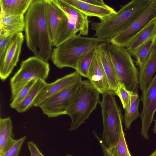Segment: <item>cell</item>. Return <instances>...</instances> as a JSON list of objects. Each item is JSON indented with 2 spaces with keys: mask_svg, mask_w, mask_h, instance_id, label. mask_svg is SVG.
Returning <instances> with one entry per match:
<instances>
[{
  "mask_svg": "<svg viewBox=\"0 0 156 156\" xmlns=\"http://www.w3.org/2000/svg\"><path fill=\"white\" fill-rule=\"evenodd\" d=\"M45 0H32L24 15L27 45L35 56L47 62L51 59L52 43L45 16Z\"/></svg>",
  "mask_w": 156,
  "mask_h": 156,
  "instance_id": "obj_1",
  "label": "cell"
},
{
  "mask_svg": "<svg viewBox=\"0 0 156 156\" xmlns=\"http://www.w3.org/2000/svg\"><path fill=\"white\" fill-rule=\"evenodd\" d=\"M151 0H133L121 6L115 14L99 22H93L91 29L94 36L109 40L127 28L147 9Z\"/></svg>",
  "mask_w": 156,
  "mask_h": 156,
  "instance_id": "obj_2",
  "label": "cell"
},
{
  "mask_svg": "<svg viewBox=\"0 0 156 156\" xmlns=\"http://www.w3.org/2000/svg\"><path fill=\"white\" fill-rule=\"evenodd\" d=\"M97 37H88L76 34L52 50L51 59L57 67H69L76 69L79 60L100 44L109 42Z\"/></svg>",
  "mask_w": 156,
  "mask_h": 156,
  "instance_id": "obj_3",
  "label": "cell"
},
{
  "mask_svg": "<svg viewBox=\"0 0 156 156\" xmlns=\"http://www.w3.org/2000/svg\"><path fill=\"white\" fill-rule=\"evenodd\" d=\"M100 93L89 81H82L79 90L66 110V114L71 120L69 131L77 129L88 119L100 102Z\"/></svg>",
  "mask_w": 156,
  "mask_h": 156,
  "instance_id": "obj_4",
  "label": "cell"
},
{
  "mask_svg": "<svg viewBox=\"0 0 156 156\" xmlns=\"http://www.w3.org/2000/svg\"><path fill=\"white\" fill-rule=\"evenodd\" d=\"M102 94L100 102L102 118V140L108 147L118 142L123 129L121 110L118 106L114 91L108 90Z\"/></svg>",
  "mask_w": 156,
  "mask_h": 156,
  "instance_id": "obj_5",
  "label": "cell"
},
{
  "mask_svg": "<svg viewBox=\"0 0 156 156\" xmlns=\"http://www.w3.org/2000/svg\"><path fill=\"white\" fill-rule=\"evenodd\" d=\"M50 66L48 62L35 56L23 61L20 67L10 79V101L30 81L33 80H45L48 76Z\"/></svg>",
  "mask_w": 156,
  "mask_h": 156,
  "instance_id": "obj_6",
  "label": "cell"
},
{
  "mask_svg": "<svg viewBox=\"0 0 156 156\" xmlns=\"http://www.w3.org/2000/svg\"><path fill=\"white\" fill-rule=\"evenodd\" d=\"M108 49L119 83L131 91L139 84V71L126 48L111 44Z\"/></svg>",
  "mask_w": 156,
  "mask_h": 156,
  "instance_id": "obj_7",
  "label": "cell"
},
{
  "mask_svg": "<svg viewBox=\"0 0 156 156\" xmlns=\"http://www.w3.org/2000/svg\"><path fill=\"white\" fill-rule=\"evenodd\" d=\"M82 80L81 76L65 88L47 98L39 106L48 117L66 114L67 108L79 90Z\"/></svg>",
  "mask_w": 156,
  "mask_h": 156,
  "instance_id": "obj_8",
  "label": "cell"
},
{
  "mask_svg": "<svg viewBox=\"0 0 156 156\" xmlns=\"http://www.w3.org/2000/svg\"><path fill=\"white\" fill-rule=\"evenodd\" d=\"M156 18V0H151L146 10L127 28L111 39L109 42L126 47L135 36Z\"/></svg>",
  "mask_w": 156,
  "mask_h": 156,
  "instance_id": "obj_9",
  "label": "cell"
},
{
  "mask_svg": "<svg viewBox=\"0 0 156 156\" xmlns=\"http://www.w3.org/2000/svg\"><path fill=\"white\" fill-rule=\"evenodd\" d=\"M45 16L53 46L59 35L68 23L70 18L57 0H45Z\"/></svg>",
  "mask_w": 156,
  "mask_h": 156,
  "instance_id": "obj_10",
  "label": "cell"
},
{
  "mask_svg": "<svg viewBox=\"0 0 156 156\" xmlns=\"http://www.w3.org/2000/svg\"><path fill=\"white\" fill-rule=\"evenodd\" d=\"M140 100L143 108L140 115L142 126L141 135L147 140L149 139L148 132L156 111V73Z\"/></svg>",
  "mask_w": 156,
  "mask_h": 156,
  "instance_id": "obj_11",
  "label": "cell"
},
{
  "mask_svg": "<svg viewBox=\"0 0 156 156\" xmlns=\"http://www.w3.org/2000/svg\"><path fill=\"white\" fill-rule=\"evenodd\" d=\"M24 36L22 32L14 35L6 49L4 57L0 62V77L4 81L12 73L19 61Z\"/></svg>",
  "mask_w": 156,
  "mask_h": 156,
  "instance_id": "obj_12",
  "label": "cell"
},
{
  "mask_svg": "<svg viewBox=\"0 0 156 156\" xmlns=\"http://www.w3.org/2000/svg\"><path fill=\"white\" fill-rule=\"evenodd\" d=\"M81 76L76 71L48 83L34 101L33 106L38 107L45 100L62 90L75 81Z\"/></svg>",
  "mask_w": 156,
  "mask_h": 156,
  "instance_id": "obj_13",
  "label": "cell"
},
{
  "mask_svg": "<svg viewBox=\"0 0 156 156\" xmlns=\"http://www.w3.org/2000/svg\"><path fill=\"white\" fill-rule=\"evenodd\" d=\"M87 78L91 84L100 93L103 94L110 90L108 79L102 65L97 47L89 70Z\"/></svg>",
  "mask_w": 156,
  "mask_h": 156,
  "instance_id": "obj_14",
  "label": "cell"
},
{
  "mask_svg": "<svg viewBox=\"0 0 156 156\" xmlns=\"http://www.w3.org/2000/svg\"><path fill=\"white\" fill-rule=\"evenodd\" d=\"M63 0L86 16L96 17L101 20L116 13L113 9L107 5L99 6L85 2L81 0Z\"/></svg>",
  "mask_w": 156,
  "mask_h": 156,
  "instance_id": "obj_15",
  "label": "cell"
},
{
  "mask_svg": "<svg viewBox=\"0 0 156 156\" xmlns=\"http://www.w3.org/2000/svg\"><path fill=\"white\" fill-rule=\"evenodd\" d=\"M106 42L100 44L97 47V48L108 79L109 90L115 92L119 82L108 49V45Z\"/></svg>",
  "mask_w": 156,
  "mask_h": 156,
  "instance_id": "obj_16",
  "label": "cell"
},
{
  "mask_svg": "<svg viewBox=\"0 0 156 156\" xmlns=\"http://www.w3.org/2000/svg\"><path fill=\"white\" fill-rule=\"evenodd\" d=\"M61 7L74 21L76 28L80 35H87L89 21L88 16L77 9L65 2L63 0H57Z\"/></svg>",
  "mask_w": 156,
  "mask_h": 156,
  "instance_id": "obj_17",
  "label": "cell"
},
{
  "mask_svg": "<svg viewBox=\"0 0 156 156\" xmlns=\"http://www.w3.org/2000/svg\"><path fill=\"white\" fill-rule=\"evenodd\" d=\"M32 0H0V20L12 15L25 14Z\"/></svg>",
  "mask_w": 156,
  "mask_h": 156,
  "instance_id": "obj_18",
  "label": "cell"
},
{
  "mask_svg": "<svg viewBox=\"0 0 156 156\" xmlns=\"http://www.w3.org/2000/svg\"><path fill=\"white\" fill-rule=\"evenodd\" d=\"M24 16L12 15L0 20V37L15 35L24 29Z\"/></svg>",
  "mask_w": 156,
  "mask_h": 156,
  "instance_id": "obj_19",
  "label": "cell"
},
{
  "mask_svg": "<svg viewBox=\"0 0 156 156\" xmlns=\"http://www.w3.org/2000/svg\"><path fill=\"white\" fill-rule=\"evenodd\" d=\"M156 71V46L145 64L139 72V84L142 94L145 93Z\"/></svg>",
  "mask_w": 156,
  "mask_h": 156,
  "instance_id": "obj_20",
  "label": "cell"
},
{
  "mask_svg": "<svg viewBox=\"0 0 156 156\" xmlns=\"http://www.w3.org/2000/svg\"><path fill=\"white\" fill-rule=\"evenodd\" d=\"M12 125L10 117L0 119V156H2L16 142L13 138Z\"/></svg>",
  "mask_w": 156,
  "mask_h": 156,
  "instance_id": "obj_21",
  "label": "cell"
},
{
  "mask_svg": "<svg viewBox=\"0 0 156 156\" xmlns=\"http://www.w3.org/2000/svg\"><path fill=\"white\" fill-rule=\"evenodd\" d=\"M156 46V35L148 39L132 54L139 70L145 64Z\"/></svg>",
  "mask_w": 156,
  "mask_h": 156,
  "instance_id": "obj_22",
  "label": "cell"
},
{
  "mask_svg": "<svg viewBox=\"0 0 156 156\" xmlns=\"http://www.w3.org/2000/svg\"><path fill=\"white\" fill-rule=\"evenodd\" d=\"M137 86L138 85H135L131 90L129 104L124 109V121L126 130L129 129L132 122L140 116L139 110L140 100L138 93Z\"/></svg>",
  "mask_w": 156,
  "mask_h": 156,
  "instance_id": "obj_23",
  "label": "cell"
},
{
  "mask_svg": "<svg viewBox=\"0 0 156 156\" xmlns=\"http://www.w3.org/2000/svg\"><path fill=\"white\" fill-rule=\"evenodd\" d=\"M156 35V18L139 32L125 48L131 55L150 37Z\"/></svg>",
  "mask_w": 156,
  "mask_h": 156,
  "instance_id": "obj_24",
  "label": "cell"
},
{
  "mask_svg": "<svg viewBox=\"0 0 156 156\" xmlns=\"http://www.w3.org/2000/svg\"><path fill=\"white\" fill-rule=\"evenodd\" d=\"M45 80L38 79L36 80L23 101L16 108V110L20 113L26 112L33 106L35 99L47 85Z\"/></svg>",
  "mask_w": 156,
  "mask_h": 156,
  "instance_id": "obj_25",
  "label": "cell"
},
{
  "mask_svg": "<svg viewBox=\"0 0 156 156\" xmlns=\"http://www.w3.org/2000/svg\"><path fill=\"white\" fill-rule=\"evenodd\" d=\"M96 48L83 55L79 60L76 70L81 76L87 78L89 70L96 52Z\"/></svg>",
  "mask_w": 156,
  "mask_h": 156,
  "instance_id": "obj_26",
  "label": "cell"
},
{
  "mask_svg": "<svg viewBox=\"0 0 156 156\" xmlns=\"http://www.w3.org/2000/svg\"><path fill=\"white\" fill-rule=\"evenodd\" d=\"M108 149L113 156H132L128 147L123 129L117 143Z\"/></svg>",
  "mask_w": 156,
  "mask_h": 156,
  "instance_id": "obj_27",
  "label": "cell"
},
{
  "mask_svg": "<svg viewBox=\"0 0 156 156\" xmlns=\"http://www.w3.org/2000/svg\"><path fill=\"white\" fill-rule=\"evenodd\" d=\"M115 95L119 98L124 109L129 105L131 100V91L127 90L124 85L119 83L115 92Z\"/></svg>",
  "mask_w": 156,
  "mask_h": 156,
  "instance_id": "obj_28",
  "label": "cell"
},
{
  "mask_svg": "<svg viewBox=\"0 0 156 156\" xmlns=\"http://www.w3.org/2000/svg\"><path fill=\"white\" fill-rule=\"evenodd\" d=\"M36 80L31 81L21 90L10 104L11 108L15 109L23 101Z\"/></svg>",
  "mask_w": 156,
  "mask_h": 156,
  "instance_id": "obj_29",
  "label": "cell"
},
{
  "mask_svg": "<svg viewBox=\"0 0 156 156\" xmlns=\"http://www.w3.org/2000/svg\"><path fill=\"white\" fill-rule=\"evenodd\" d=\"M26 139L24 136L16 140L14 144L2 156H18L22 146Z\"/></svg>",
  "mask_w": 156,
  "mask_h": 156,
  "instance_id": "obj_30",
  "label": "cell"
},
{
  "mask_svg": "<svg viewBox=\"0 0 156 156\" xmlns=\"http://www.w3.org/2000/svg\"><path fill=\"white\" fill-rule=\"evenodd\" d=\"M14 36L11 35L0 37V62L3 59L7 48Z\"/></svg>",
  "mask_w": 156,
  "mask_h": 156,
  "instance_id": "obj_31",
  "label": "cell"
},
{
  "mask_svg": "<svg viewBox=\"0 0 156 156\" xmlns=\"http://www.w3.org/2000/svg\"><path fill=\"white\" fill-rule=\"evenodd\" d=\"M27 145L30 151V156H44L37 145L32 141H29Z\"/></svg>",
  "mask_w": 156,
  "mask_h": 156,
  "instance_id": "obj_32",
  "label": "cell"
},
{
  "mask_svg": "<svg viewBox=\"0 0 156 156\" xmlns=\"http://www.w3.org/2000/svg\"><path fill=\"white\" fill-rule=\"evenodd\" d=\"M93 133L95 137L99 141L100 144L102 148L104 156H113L109 151L107 147L105 145L101 139H100L94 131Z\"/></svg>",
  "mask_w": 156,
  "mask_h": 156,
  "instance_id": "obj_33",
  "label": "cell"
},
{
  "mask_svg": "<svg viewBox=\"0 0 156 156\" xmlns=\"http://www.w3.org/2000/svg\"><path fill=\"white\" fill-rule=\"evenodd\" d=\"M87 3L99 6H104L106 5L102 0H81Z\"/></svg>",
  "mask_w": 156,
  "mask_h": 156,
  "instance_id": "obj_34",
  "label": "cell"
},
{
  "mask_svg": "<svg viewBox=\"0 0 156 156\" xmlns=\"http://www.w3.org/2000/svg\"><path fill=\"white\" fill-rule=\"evenodd\" d=\"M154 133L156 134V120L154 121V125L153 129Z\"/></svg>",
  "mask_w": 156,
  "mask_h": 156,
  "instance_id": "obj_35",
  "label": "cell"
},
{
  "mask_svg": "<svg viewBox=\"0 0 156 156\" xmlns=\"http://www.w3.org/2000/svg\"><path fill=\"white\" fill-rule=\"evenodd\" d=\"M149 156H156V149Z\"/></svg>",
  "mask_w": 156,
  "mask_h": 156,
  "instance_id": "obj_36",
  "label": "cell"
},
{
  "mask_svg": "<svg viewBox=\"0 0 156 156\" xmlns=\"http://www.w3.org/2000/svg\"><path fill=\"white\" fill-rule=\"evenodd\" d=\"M66 156H73L71 154H67L66 155Z\"/></svg>",
  "mask_w": 156,
  "mask_h": 156,
  "instance_id": "obj_37",
  "label": "cell"
}]
</instances>
